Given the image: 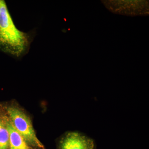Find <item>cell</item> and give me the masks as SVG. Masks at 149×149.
Segmentation results:
<instances>
[{
    "label": "cell",
    "mask_w": 149,
    "mask_h": 149,
    "mask_svg": "<svg viewBox=\"0 0 149 149\" xmlns=\"http://www.w3.org/2000/svg\"><path fill=\"white\" fill-rule=\"evenodd\" d=\"M30 42V35L17 28L5 2L0 0V48L19 57L27 52Z\"/></svg>",
    "instance_id": "6da1fadb"
},
{
    "label": "cell",
    "mask_w": 149,
    "mask_h": 149,
    "mask_svg": "<svg viewBox=\"0 0 149 149\" xmlns=\"http://www.w3.org/2000/svg\"><path fill=\"white\" fill-rule=\"evenodd\" d=\"M0 104L26 143L35 149H45L44 145L36 136L30 118L24 109L14 102Z\"/></svg>",
    "instance_id": "7a4b0ae2"
},
{
    "label": "cell",
    "mask_w": 149,
    "mask_h": 149,
    "mask_svg": "<svg viewBox=\"0 0 149 149\" xmlns=\"http://www.w3.org/2000/svg\"><path fill=\"white\" fill-rule=\"evenodd\" d=\"M107 9L115 13L127 15L148 14L149 3L146 1H102Z\"/></svg>",
    "instance_id": "3957f363"
},
{
    "label": "cell",
    "mask_w": 149,
    "mask_h": 149,
    "mask_svg": "<svg viewBox=\"0 0 149 149\" xmlns=\"http://www.w3.org/2000/svg\"><path fill=\"white\" fill-rule=\"evenodd\" d=\"M59 149H96L95 141L78 131L67 132L58 142Z\"/></svg>",
    "instance_id": "277c9868"
},
{
    "label": "cell",
    "mask_w": 149,
    "mask_h": 149,
    "mask_svg": "<svg viewBox=\"0 0 149 149\" xmlns=\"http://www.w3.org/2000/svg\"><path fill=\"white\" fill-rule=\"evenodd\" d=\"M0 117L6 126L10 139V149H35L26 143L13 126L9 117L0 104Z\"/></svg>",
    "instance_id": "5b68a950"
},
{
    "label": "cell",
    "mask_w": 149,
    "mask_h": 149,
    "mask_svg": "<svg viewBox=\"0 0 149 149\" xmlns=\"http://www.w3.org/2000/svg\"><path fill=\"white\" fill-rule=\"evenodd\" d=\"M0 149H10V139L6 126L0 117Z\"/></svg>",
    "instance_id": "8992f818"
}]
</instances>
